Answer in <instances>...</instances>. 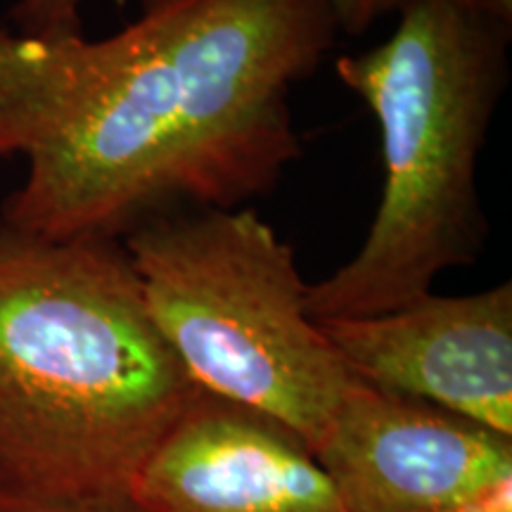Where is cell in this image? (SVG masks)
<instances>
[{
    "label": "cell",
    "mask_w": 512,
    "mask_h": 512,
    "mask_svg": "<svg viewBox=\"0 0 512 512\" xmlns=\"http://www.w3.org/2000/svg\"><path fill=\"white\" fill-rule=\"evenodd\" d=\"M339 34L332 0H140L117 34L0 24V223L124 240L176 209H238L302 157L292 91Z\"/></svg>",
    "instance_id": "obj_1"
},
{
    "label": "cell",
    "mask_w": 512,
    "mask_h": 512,
    "mask_svg": "<svg viewBox=\"0 0 512 512\" xmlns=\"http://www.w3.org/2000/svg\"><path fill=\"white\" fill-rule=\"evenodd\" d=\"M197 392L119 240L0 223V489L128 501Z\"/></svg>",
    "instance_id": "obj_2"
},
{
    "label": "cell",
    "mask_w": 512,
    "mask_h": 512,
    "mask_svg": "<svg viewBox=\"0 0 512 512\" xmlns=\"http://www.w3.org/2000/svg\"><path fill=\"white\" fill-rule=\"evenodd\" d=\"M396 15L387 41L335 64L375 114L384 181L361 249L309 285L313 320L403 309L489 240L477 164L510 79L512 27L463 0H399Z\"/></svg>",
    "instance_id": "obj_3"
},
{
    "label": "cell",
    "mask_w": 512,
    "mask_h": 512,
    "mask_svg": "<svg viewBox=\"0 0 512 512\" xmlns=\"http://www.w3.org/2000/svg\"><path fill=\"white\" fill-rule=\"evenodd\" d=\"M190 380L318 444L354 377L309 316L290 242L252 207L176 209L121 240Z\"/></svg>",
    "instance_id": "obj_4"
},
{
    "label": "cell",
    "mask_w": 512,
    "mask_h": 512,
    "mask_svg": "<svg viewBox=\"0 0 512 512\" xmlns=\"http://www.w3.org/2000/svg\"><path fill=\"white\" fill-rule=\"evenodd\" d=\"M349 512H448L512 482V437L354 380L313 446Z\"/></svg>",
    "instance_id": "obj_5"
},
{
    "label": "cell",
    "mask_w": 512,
    "mask_h": 512,
    "mask_svg": "<svg viewBox=\"0 0 512 512\" xmlns=\"http://www.w3.org/2000/svg\"><path fill=\"white\" fill-rule=\"evenodd\" d=\"M347 373L512 437V283L427 294L392 313L316 320Z\"/></svg>",
    "instance_id": "obj_6"
},
{
    "label": "cell",
    "mask_w": 512,
    "mask_h": 512,
    "mask_svg": "<svg viewBox=\"0 0 512 512\" xmlns=\"http://www.w3.org/2000/svg\"><path fill=\"white\" fill-rule=\"evenodd\" d=\"M128 498L145 512H349L297 432L202 389Z\"/></svg>",
    "instance_id": "obj_7"
},
{
    "label": "cell",
    "mask_w": 512,
    "mask_h": 512,
    "mask_svg": "<svg viewBox=\"0 0 512 512\" xmlns=\"http://www.w3.org/2000/svg\"><path fill=\"white\" fill-rule=\"evenodd\" d=\"M83 0H15L8 12L12 29L19 34H57L81 31Z\"/></svg>",
    "instance_id": "obj_8"
},
{
    "label": "cell",
    "mask_w": 512,
    "mask_h": 512,
    "mask_svg": "<svg viewBox=\"0 0 512 512\" xmlns=\"http://www.w3.org/2000/svg\"><path fill=\"white\" fill-rule=\"evenodd\" d=\"M0 512H145L136 503L128 501H53V498H36L0 489Z\"/></svg>",
    "instance_id": "obj_9"
},
{
    "label": "cell",
    "mask_w": 512,
    "mask_h": 512,
    "mask_svg": "<svg viewBox=\"0 0 512 512\" xmlns=\"http://www.w3.org/2000/svg\"><path fill=\"white\" fill-rule=\"evenodd\" d=\"M335 5L337 27L347 36L368 34L373 24L392 15L399 8V0H332Z\"/></svg>",
    "instance_id": "obj_10"
},
{
    "label": "cell",
    "mask_w": 512,
    "mask_h": 512,
    "mask_svg": "<svg viewBox=\"0 0 512 512\" xmlns=\"http://www.w3.org/2000/svg\"><path fill=\"white\" fill-rule=\"evenodd\" d=\"M448 512H512V482L503 484L501 489H496L494 494L482 498V501Z\"/></svg>",
    "instance_id": "obj_11"
},
{
    "label": "cell",
    "mask_w": 512,
    "mask_h": 512,
    "mask_svg": "<svg viewBox=\"0 0 512 512\" xmlns=\"http://www.w3.org/2000/svg\"><path fill=\"white\" fill-rule=\"evenodd\" d=\"M470 10L494 19L498 24L512 27V0H463Z\"/></svg>",
    "instance_id": "obj_12"
}]
</instances>
